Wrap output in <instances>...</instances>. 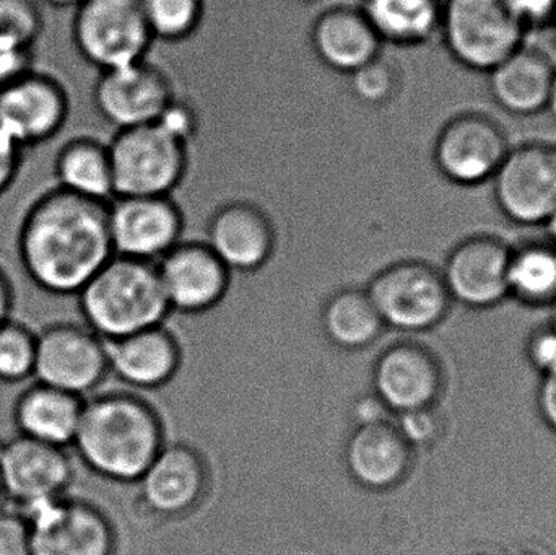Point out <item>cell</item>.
<instances>
[{
    "label": "cell",
    "instance_id": "cell-37",
    "mask_svg": "<svg viewBox=\"0 0 556 555\" xmlns=\"http://www.w3.org/2000/svg\"><path fill=\"white\" fill-rule=\"evenodd\" d=\"M35 46L0 39V88L35 71Z\"/></svg>",
    "mask_w": 556,
    "mask_h": 555
},
{
    "label": "cell",
    "instance_id": "cell-25",
    "mask_svg": "<svg viewBox=\"0 0 556 555\" xmlns=\"http://www.w3.org/2000/svg\"><path fill=\"white\" fill-rule=\"evenodd\" d=\"M103 341L110 377L130 387H159L178 367L175 342L162 326Z\"/></svg>",
    "mask_w": 556,
    "mask_h": 555
},
{
    "label": "cell",
    "instance_id": "cell-22",
    "mask_svg": "<svg viewBox=\"0 0 556 555\" xmlns=\"http://www.w3.org/2000/svg\"><path fill=\"white\" fill-rule=\"evenodd\" d=\"M309 38L316 58L346 77L378 58L384 48L359 7L352 5H337L319 13Z\"/></svg>",
    "mask_w": 556,
    "mask_h": 555
},
{
    "label": "cell",
    "instance_id": "cell-42",
    "mask_svg": "<svg viewBox=\"0 0 556 555\" xmlns=\"http://www.w3.org/2000/svg\"><path fill=\"white\" fill-rule=\"evenodd\" d=\"M538 406L545 422L556 432V370L542 377L538 391Z\"/></svg>",
    "mask_w": 556,
    "mask_h": 555
},
{
    "label": "cell",
    "instance_id": "cell-17",
    "mask_svg": "<svg viewBox=\"0 0 556 555\" xmlns=\"http://www.w3.org/2000/svg\"><path fill=\"white\" fill-rule=\"evenodd\" d=\"M511 248L500 238L480 235L454 247L441 264L453 302L470 308H492L509 297Z\"/></svg>",
    "mask_w": 556,
    "mask_h": 555
},
{
    "label": "cell",
    "instance_id": "cell-45",
    "mask_svg": "<svg viewBox=\"0 0 556 555\" xmlns=\"http://www.w3.org/2000/svg\"><path fill=\"white\" fill-rule=\"evenodd\" d=\"M513 555H552L547 550L541 546H526L516 551Z\"/></svg>",
    "mask_w": 556,
    "mask_h": 555
},
{
    "label": "cell",
    "instance_id": "cell-27",
    "mask_svg": "<svg viewBox=\"0 0 556 555\" xmlns=\"http://www.w3.org/2000/svg\"><path fill=\"white\" fill-rule=\"evenodd\" d=\"M55 186L94 201L114 199L110 146L94 137H74L55 153Z\"/></svg>",
    "mask_w": 556,
    "mask_h": 555
},
{
    "label": "cell",
    "instance_id": "cell-40",
    "mask_svg": "<svg viewBox=\"0 0 556 555\" xmlns=\"http://www.w3.org/2000/svg\"><path fill=\"white\" fill-rule=\"evenodd\" d=\"M23 165V150L0 133V198L12 188Z\"/></svg>",
    "mask_w": 556,
    "mask_h": 555
},
{
    "label": "cell",
    "instance_id": "cell-49",
    "mask_svg": "<svg viewBox=\"0 0 556 555\" xmlns=\"http://www.w3.org/2000/svg\"><path fill=\"white\" fill-rule=\"evenodd\" d=\"M554 316H552V326H554V328L556 329V300H555V303L554 305Z\"/></svg>",
    "mask_w": 556,
    "mask_h": 555
},
{
    "label": "cell",
    "instance_id": "cell-13",
    "mask_svg": "<svg viewBox=\"0 0 556 555\" xmlns=\"http://www.w3.org/2000/svg\"><path fill=\"white\" fill-rule=\"evenodd\" d=\"M68 114L67 88L54 75L35 68L0 88V133L23 152L54 139Z\"/></svg>",
    "mask_w": 556,
    "mask_h": 555
},
{
    "label": "cell",
    "instance_id": "cell-4",
    "mask_svg": "<svg viewBox=\"0 0 556 555\" xmlns=\"http://www.w3.org/2000/svg\"><path fill=\"white\" fill-rule=\"evenodd\" d=\"M526 31L508 0H443L440 36L469 71L489 74L525 46Z\"/></svg>",
    "mask_w": 556,
    "mask_h": 555
},
{
    "label": "cell",
    "instance_id": "cell-47",
    "mask_svg": "<svg viewBox=\"0 0 556 555\" xmlns=\"http://www.w3.org/2000/svg\"><path fill=\"white\" fill-rule=\"evenodd\" d=\"M545 225H547L548 237H551V244H554L556 248V211L551 215V218L545 222Z\"/></svg>",
    "mask_w": 556,
    "mask_h": 555
},
{
    "label": "cell",
    "instance_id": "cell-33",
    "mask_svg": "<svg viewBox=\"0 0 556 555\" xmlns=\"http://www.w3.org/2000/svg\"><path fill=\"white\" fill-rule=\"evenodd\" d=\"M394 424L405 442L418 455L433 452L446 433V416L441 411L440 404L394 414Z\"/></svg>",
    "mask_w": 556,
    "mask_h": 555
},
{
    "label": "cell",
    "instance_id": "cell-29",
    "mask_svg": "<svg viewBox=\"0 0 556 555\" xmlns=\"http://www.w3.org/2000/svg\"><path fill=\"white\" fill-rule=\"evenodd\" d=\"M509 295L526 305H554L556 300V248L554 244H526L511 251Z\"/></svg>",
    "mask_w": 556,
    "mask_h": 555
},
{
    "label": "cell",
    "instance_id": "cell-19",
    "mask_svg": "<svg viewBox=\"0 0 556 555\" xmlns=\"http://www.w3.org/2000/svg\"><path fill=\"white\" fill-rule=\"evenodd\" d=\"M156 264L173 310L202 312L215 305L227 289L228 267L208 244H176Z\"/></svg>",
    "mask_w": 556,
    "mask_h": 555
},
{
    "label": "cell",
    "instance_id": "cell-39",
    "mask_svg": "<svg viewBox=\"0 0 556 555\" xmlns=\"http://www.w3.org/2000/svg\"><path fill=\"white\" fill-rule=\"evenodd\" d=\"M508 3L526 28L554 23L556 0H508Z\"/></svg>",
    "mask_w": 556,
    "mask_h": 555
},
{
    "label": "cell",
    "instance_id": "cell-38",
    "mask_svg": "<svg viewBox=\"0 0 556 555\" xmlns=\"http://www.w3.org/2000/svg\"><path fill=\"white\" fill-rule=\"evenodd\" d=\"M528 358L544 375L556 370V329L548 325L538 329L528 342Z\"/></svg>",
    "mask_w": 556,
    "mask_h": 555
},
{
    "label": "cell",
    "instance_id": "cell-28",
    "mask_svg": "<svg viewBox=\"0 0 556 555\" xmlns=\"http://www.w3.org/2000/svg\"><path fill=\"white\" fill-rule=\"evenodd\" d=\"M327 339L345 351L368 348L386 329L365 289L337 293L327 302L323 313Z\"/></svg>",
    "mask_w": 556,
    "mask_h": 555
},
{
    "label": "cell",
    "instance_id": "cell-5",
    "mask_svg": "<svg viewBox=\"0 0 556 555\" xmlns=\"http://www.w3.org/2000/svg\"><path fill=\"white\" fill-rule=\"evenodd\" d=\"M114 198L175 195L189 168V146L156 124L116 130L110 143Z\"/></svg>",
    "mask_w": 556,
    "mask_h": 555
},
{
    "label": "cell",
    "instance_id": "cell-11",
    "mask_svg": "<svg viewBox=\"0 0 556 555\" xmlns=\"http://www.w3.org/2000/svg\"><path fill=\"white\" fill-rule=\"evenodd\" d=\"M493 181L496 204L506 218L541 225L556 211V150L542 142L509 150Z\"/></svg>",
    "mask_w": 556,
    "mask_h": 555
},
{
    "label": "cell",
    "instance_id": "cell-31",
    "mask_svg": "<svg viewBox=\"0 0 556 555\" xmlns=\"http://www.w3.org/2000/svg\"><path fill=\"white\" fill-rule=\"evenodd\" d=\"M35 362L36 332L15 319L0 325V383H29Z\"/></svg>",
    "mask_w": 556,
    "mask_h": 555
},
{
    "label": "cell",
    "instance_id": "cell-51",
    "mask_svg": "<svg viewBox=\"0 0 556 555\" xmlns=\"http://www.w3.org/2000/svg\"><path fill=\"white\" fill-rule=\"evenodd\" d=\"M552 26H554V29H555V38H556V16H555L554 23H552Z\"/></svg>",
    "mask_w": 556,
    "mask_h": 555
},
{
    "label": "cell",
    "instance_id": "cell-3",
    "mask_svg": "<svg viewBox=\"0 0 556 555\" xmlns=\"http://www.w3.org/2000/svg\"><path fill=\"white\" fill-rule=\"evenodd\" d=\"M77 303L84 321L103 339L156 328L172 310L156 261L119 254L78 290Z\"/></svg>",
    "mask_w": 556,
    "mask_h": 555
},
{
    "label": "cell",
    "instance_id": "cell-48",
    "mask_svg": "<svg viewBox=\"0 0 556 555\" xmlns=\"http://www.w3.org/2000/svg\"><path fill=\"white\" fill-rule=\"evenodd\" d=\"M7 505L5 491H3L2 479H0V510Z\"/></svg>",
    "mask_w": 556,
    "mask_h": 555
},
{
    "label": "cell",
    "instance_id": "cell-7",
    "mask_svg": "<svg viewBox=\"0 0 556 555\" xmlns=\"http://www.w3.org/2000/svg\"><path fill=\"white\" fill-rule=\"evenodd\" d=\"M366 292L382 323L395 331H431L443 325L453 306L441 270L421 261L382 270Z\"/></svg>",
    "mask_w": 556,
    "mask_h": 555
},
{
    "label": "cell",
    "instance_id": "cell-35",
    "mask_svg": "<svg viewBox=\"0 0 556 555\" xmlns=\"http://www.w3.org/2000/svg\"><path fill=\"white\" fill-rule=\"evenodd\" d=\"M155 124L186 146H189L191 140L198 136L199 127H201L198 110L178 97L163 110Z\"/></svg>",
    "mask_w": 556,
    "mask_h": 555
},
{
    "label": "cell",
    "instance_id": "cell-50",
    "mask_svg": "<svg viewBox=\"0 0 556 555\" xmlns=\"http://www.w3.org/2000/svg\"><path fill=\"white\" fill-rule=\"evenodd\" d=\"M470 555H496V554L489 553V551H480V553H473V554H470Z\"/></svg>",
    "mask_w": 556,
    "mask_h": 555
},
{
    "label": "cell",
    "instance_id": "cell-41",
    "mask_svg": "<svg viewBox=\"0 0 556 555\" xmlns=\"http://www.w3.org/2000/svg\"><path fill=\"white\" fill-rule=\"evenodd\" d=\"M392 416L394 414L379 400L376 393L365 394L353 404L352 417L356 429L369 426V424L382 422V420L391 419Z\"/></svg>",
    "mask_w": 556,
    "mask_h": 555
},
{
    "label": "cell",
    "instance_id": "cell-9",
    "mask_svg": "<svg viewBox=\"0 0 556 555\" xmlns=\"http://www.w3.org/2000/svg\"><path fill=\"white\" fill-rule=\"evenodd\" d=\"M110 375L104 341L85 323H58L36 335L33 380L88 398Z\"/></svg>",
    "mask_w": 556,
    "mask_h": 555
},
{
    "label": "cell",
    "instance_id": "cell-2",
    "mask_svg": "<svg viewBox=\"0 0 556 555\" xmlns=\"http://www.w3.org/2000/svg\"><path fill=\"white\" fill-rule=\"evenodd\" d=\"M71 449L88 471L101 478L139 481L162 452V429L142 400L106 377L85 398Z\"/></svg>",
    "mask_w": 556,
    "mask_h": 555
},
{
    "label": "cell",
    "instance_id": "cell-16",
    "mask_svg": "<svg viewBox=\"0 0 556 555\" xmlns=\"http://www.w3.org/2000/svg\"><path fill=\"white\" fill-rule=\"evenodd\" d=\"M185 212L175 195L114 198L110 235L114 254L159 261L181 241Z\"/></svg>",
    "mask_w": 556,
    "mask_h": 555
},
{
    "label": "cell",
    "instance_id": "cell-36",
    "mask_svg": "<svg viewBox=\"0 0 556 555\" xmlns=\"http://www.w3.org/2000/svg\"><path fill=\"white\" fill-rule=\"evenodd\" d=\"M0 555H31L28 524L10 505L0 510Z\"/></svg>",
    "mask_w": 556,
    "mask_h": 555
},
{
    "label": "cell",
    "instance_id": "cell-10",
    "mask_svg": "<svg viewBox=\"0 0 556 555\" xmlns=\"http://www.w3.org/2000/svg\"><path fill=\"white\" fill-rule=\"evenodd\" d=\"M372 388L392 414L424 409L440 404L446 370L440 354L417 335L395 331L394 344L376 362Z\"/></svg>",
    "mask_w": 556,
    "mask_h": 555
},
{
    "label": "cell",
    "instance_id": "cell-24",
    "mask_svg": "<svg viewBox=\"0 0 556 555\" xmlns=\"http://www.w3.org/2000/svg\"><path fill=\"white\" fill-rule=\"evenodd\" d=\"M554 74L544 52L521 46L489 72L490 94L513 116H534L547 110Z\"/></svg>",
    "mask_w": 556,
    "mask_h": 555
},
{
    "label": "cell",
    "instance_id": "cell-8",
    "mask_svg": "<svg viewBox=\"0 0 556 555\" xmlns=\"http://www.w3.org/2000/svg\"><path fill=\"white\" fill-rule=\"evenodd\" d=\"M15 510L28 524L31 555H116L110 520L87 499L68 492Z\"/></svg>",
    "mask_w": 556,
    "mask_h": 555
},
{
    "label": "cell",
    "instance_id": "cell-20",
    "mask_svg": "<svg viewBox=\"0 0 556 555\" xmlns=\"http://www.w3.org/2000/svg\"><path fill=\"white\" fill-rule=\"evenodd\" d=\"M415 450L405 442L394 416L362 426L350 436L345 462L356 484L369 491L397 488L410 475Z\"/></svg>",
    "mask_w": 556,
    "mask_h": 555
},
{
    "label": "cell",
    "instance_id": "cell-46",
    "mask_svg": "<svg viewBox=\"0 0 556 555\" xmlns=\"http://www.w3.org/2000/svg\"><path fill=\"white\" fill-rule=\"evenodd\" d=\"M547 110L551 111L552 116L556 119V67L554 81H552L551 97H548Z\"/></svg>",
    "mask_w": 556,
    "mask_h": 555
},
{
    "label": "cell",
    "instance_id": "cell-6",
    "mask_svg": "<svg viewBox=\"0 0 556 555\" xmlns=\"http://www.w3.org/2000/svg\"><path fill=\"white\" fill-rule=\"evenodd\" d=\"M71 31L80 58L100 72L146 61L153 42L142 0H81Z\"/></svg>",
    "mask_w": 556,
    "mask_h": 555
},
{
    "label": "cell",
    "instance_id": "cell-12",
    "mask_svg": "<svg viewBox=\"0 0 556 555\" xmlns=\"http://www.w3.org/2000/svg\"><path fill=\"white\" fill-rule=\"evenodd\" d=\"M503 127L482 113L451 117L433 143L438 172L453 185L472 188L490 181L509 152Z\"/></svg>",
    "mask_w": 556,
    "mask_h": 555
},
{
    "label": "cell",
    "instance_id": "cell-18",
    "mask_svg": "<svg viewBox=\"0 0 556 555\" xmlns=\"http://www.w3.org/2000/svg\"><path fill=\"white\" fill-rule=\"evenodd\" d=\"M204 238L228 269L253 270L270 256L276 228L261 202L233 198L211 209Z\"/></svg>",
    "mask_w": 556,
    "mask_h": 555
},
{
    "label": "cell",
    "instance_id": "cell-1",
    "mask_svg": "<svg viewBox=\"0 0 556 555\" xmlns=\"http://www.w3.org/2000/svg\"><path fill=\"white\" fill-rule=\"evenodd\" d=\"M18 256L38 289L77 295L114 256L110 202L81 198L58 186L42 192L23 211Z\"/></svg>",
    "mask_w": 556,
    "mask_h": 555
},
{
    "label": "cell",
    "instance_id": "cell-32",
    "mask_svg": "<svg viewBox=\"0 0 556 555\" xmlns=\"http://www.w3.org/2000/svg\"><path fill=\"white\" fill-rule=\"evenodd\" d=\"M350 90L359 103L371 108L391 104L402 88V72L384 52L349 75Z\"/></svg>",
    "mask_w": 556,
    "mask_h": 555
},
{
    "label": "cell",
    "instance_id": "cell-23",
    "mask_svg": "<svg viewBox=\"0 0 556 555\" xmlns=\"http://www.w3.org/2000/svg\"><path fill=\"white\" fill-rule=\"evenodd\" d=\"M84 398L29 381L16 398L13 424L18 436L71 449L84 411Z\"/></svg>",
    "mask_w": 556,
    "mask_h": 555
},
{
    "label": "cell",
    "instance_id": "cell-44",
    "mask_svg": "<svg viewBox=\"0 0 556 555\" xmlns=\"http://www.w3.org/2000/svg\"><path fill=\"white\" fill-rule=\"evenodd\" d=\"M41 2L54 9H75L81 0H41Z\"/></svg>",
    "mask_w": 556,
    "mask_h": 555
},
{
    "label": "cell",
    "instance_id": "cell-21",
    "mask_svg": "<svg viewBox=\"0 0 556 555\" xmlns=\"http://www.w3.org/2000/svg\"><path fill=\"white\" fill-rule=\"evenodd\" d=\"M143 502L160 517H178L198 507L207 489L201 458L185 446H163L137 481Z\"/></svg>",
    "mask_w": 556,
    "mask_h": 555
},
{
    "label": "cell",
    "instance_id": "cell-43",
    "mask_svg": "<svg viewBox=\"0 0 556 555\" xmlns=\"http://www.w3.org/2000/svg\"><path fill=\"white\" fill-rule=\"evenodd\" d=\"M13 312H15V295H13L12 283L0 267V325L13 319Z\"/></svg>",
    "mask_w": 556,
    "mask_h": 555
},
{
    "label": "cell",
    "instance_id": "cell-15",
    "mask_svg": "<svg viewBox=\"0 0 556 555\" xmlns=\"http://www.w3.org/2000/svg\"><path fill=\"white\" fill-rule=\"evenodd\" d=\"M175 98L172 78L149 59L100 72L93 87L94 110L116 130L155 124Z\"/></svg>",
    "mask_w": 556,
    "mask_h": 555
},
{
    "label": "cell",
    "instance_id": "cell-34",
    "mask_svg": "<svg viewBox=\"0 0 556 555\" xmlns=\"http://www.w3.org/2000/svg\"><path fill=\"white\" fill-rule=\"evenodd\" d=\"M42 28L38 0H0V39L36 46Z\"/></svg>",
    "mask_w": 556,
    "mask_h": 555
},
{
    "label": "cell",
    "instance_id": "cell-14",
    "mask_svg": "<svg viewBox=\"0 0 556 555\" xmlns=\"http://www.w3.org/2000/svg\"><path fill=\"white\" fill-rule=\"evenodd\" d=\"M75 476L77 458L72 449L18 433L0 446V479L10 507L22 508L42 499L67 495Z\"/></svg>",
    "mask_w": 556,
    "mask_h": 555
},
{
    "label": "cell",
    "instance_id": "cell-30",
    "mask_svg": "<svg viewBox=\"0 0 556 555\" xmlns=\"http://www.w3.org/2000/svg\"><path fill=\"white\" fill-rule=\"evenodd\" d=\"M142 10L153 41L181 42L201 28L205 0H142Z\"/></svg>",
    "mask_w": 556,
    "mask_h": 555
},
{
    "label": "cell",
    "instance_id": "cell-26",
    "mask_svg": "<svg viewBox=\"0 0 556 555\" xmlns=\"http://www.w3.org/2000/svg\"><path fill=\"white\" fill-rule=\"evenodd\" d=\"M382 45L415 48L440 35L443 0H359Z\"/></svg>",
    "mask_w": 556,
    "mask_h": 555
}]
</instances>
